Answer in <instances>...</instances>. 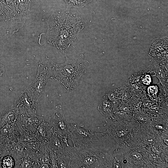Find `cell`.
<instances>
[{
    "label": "cell",
    "instance_id": "cell-1",
    "mask_svg": "<svg viewBox=\"0 0 168 168\" xmlns=\"http://www.w3.org/2000/svg\"><path fill=\"white\" fill-rule=\"evenodd\" d=\"M47 23L46 42L66 57L69 48L87 27L82 17L68 11L52 13Z\"/></svg>",
    "mask_w": 168,
    "mask_h": 168
},
{
    "label": "cell",
    "instance_id": "cell-2",
    "mask_svg": "<svg viewBox=\"0 0 168 168\" xmlns=\"http://www.w3.org/2000/svg\"><path fill=\"white\" fill-rule=\"evenodd\" d=\"M66 57L65 61L62 63H55L47 56L46 58L53 72L50 78L58 82L68 90H72L77 86L81 77L87 72L90 63L84 59L82 54L73 59Z\"/></svg>",
    "mask_w": 168,
    "mask_h": 168
},
{
    "label": "cell",
    "instance_id": "cell-3",
    "mask_svg": "<svg viewBox=\"0 0 168 168\" xmlns=\"http://www.w3.org/2000/svg\"><path fill=\"white\" fill-rule=\"evenodd\" d=\"M93 143L68 147L67 152L71 156V168H97L104 166L103 155L94 147Z\"/></svg>",
    "mask_w": 168,
    "mask_h": 168
},
{
    "label": "cell",
    "instance_id": "cell-4",
    "mask_svg": "<svg viewBox=\"0 0 168 168\" xmlns=\"http://www.w3.org/2000/svg\"><path fill=\"white\" fill-rule=\"evenodd\" d=\"M105 135L84 129L76 124H69L68 138L72 142L73 146L90 144Z\"/></svg>",
    "mask_w": 168,
    "mask_h": 168
},
{
    "label": "cell",
    "instance_id": "cell-5",
    "mask_svg": "<svg viewBox=\"0 0 168 168\" xmlns=\"http://www.w3.org/2000/svg\"><path fill=\"white\" fill-rule=\"evenodd\" d=\"M48 72L47 66L39 63L35 78L26 89L29 95L37 104L44 92L49 77Z\"/></svg>",
    "mask_w": 168,
    "mask_h": 168
},
{
    "label": "cell",
    "instance_id": "cell-6",
    "mask_svg": "<svg viewBox=\"0 0 168 168\" xmlns=\"http://www.w3.org/2000/svg\"><path fill=\"white\" fill-rule=\"evenodd\" d=\"M48 121L52 128L53 133L68 136L69 124L66 121L61 105L56 107L54 114Z\"/></svg>",
    "mask_w": 168,
    "mask_h": 168
},
{
    "label": "cell",
    "instance_id": "cell-7",
    "mask_svg": "<svg viewBox=\"0 0 168 168\" xmlns=\"http://www.w3.org/2000/svg\"><path fill=\"white\" fill-rule=\"evenodd\" d=\"M14 104L18 108L20 114L25 116H31L36 114L38 104L29 94L26 89L19 96Z\"/></svg>",
    "mask_w": 168,
    "mask_h": 168
},
{
    "label": "cell",
    "instance_id": "cell-8",
    "mask_svg": "<svg viewBox=\"0 0 168 168\" xmlns=\"http://www.w3.org/2000/svg\"><path fill=\"white\" fill-rule=\"evenodd\" d=\"M68 138L67 136H63L53 133L49 142L47 143L49 152L58 156L66 153V150L69 146Z\"/></svg>",
    "mask_w": 168,
    "mask_h": 168
},
{
    "label": "cell",
    "instance_id": "cell-9",
    "mask_svg": "<svg viewBox=\"0 0 168 168\" xmlns=\"http://www.w3.org/2000/svg\"><path fill=\"white\" fill-rule=\"evenodd\" d=\"M19 140V135L15 123L6 124L0 128V140L7 147Z\"/></svg>",
    "mask_w": 168,
    "mask_h": 168
},
{
    "label": "cell",
    "instance_id": "cell-10",
    "mask_svg": "<svg viewBox=\"0 0 168 168\" xmlns=\"http://www.w3.org/2000/svg\"><path fill=\"white\" fill-rule=\"evenodd\" d=\"M147 71L154 73L153 76L157 77L163 86L168 85V65L152 59L147 68Z\"/></svg>",
    "mask_w": 168,
    "mask_h": 168
},
{
    "label": "cell",
    "instance_id": "cell-11",
    "mask_svg": "<svg viewBox=\"0 0 168 168\" xmlns=\"http://www.w3.org/2000/svg\"><path fill=\"white\" fill-rule=\"evenodd\" d=\"M43 119L37 114L31 116H25L19 114L15 123L24 129L35 133L38 126Z\"/></svg>",
    "mask_w": 168,
    "mask_h": 168
},
{
    "label": "cell",
    "instance_id": "cell-12",
    "mask_svg": "<svg viewBox=\"0 0 168 168\" xmlns=\"http://www.w3.org/2000/svg\"><path fill=\"white\" fill-rule=\"evenodd\" d=\"M26 143L19 141L7 146L8 155L12 156L15 161L14 168H19L21 159L26 155Z\"/></svg>",
    "mask_w": 168,
    "mask_h": 168
},
{
    "label": "cell",
    "instance_id": "cell-13",
    "mask_svg": "<svg viewBox=\"0 0 168 168\" xmlns=\"http://www.w3.org/2000/svg\"><path fill=\"white\" fill-rule=\"evenodd\" d=\"M53 133L52 128L49 122L44 119L39 124L35 133L36 141L47 143Z\"/></svg>",
    "mask_w": 168,
    "mask_h": 168
},
{
    "label": "cell",
    "instance_id": "cell-14",
    "mask_svg": "<svg viewBox=\"0 0 168 168\" xmlns=\"http://www.w3.org/2000/svg\"><path fill=\"white\" fill-rule=\"evenodd\" d=\"M168 51V38L164 37L154 39L151 46L149 56L156 59L165 51Z\"/></svg>",
    "mask_w": 168,
    "mask_h": 168
},
{
    "label": "cell",
    "instance_id": "cell-15",
    "mask_svg": "<svg viewBox=\"0 0 168 168\" xmlns=\"http://www.w3.org/2000/svg\"><path fill=\"white\" fill-rule=\"evenodd\" d=\"M19 114L18 107L14 104L6 108L0 117V128L6 124L15 123Z\"/></svg>",
    "mask_w": 168,
    "mask_h": 168
},
{
    "label": "cell",
    "instance_id": "cell-16",
    "mask_svg": "<svg viewBox=\"0 0 168 168\" xmlns=\"http://www.w3.org/2000/svg\"><path fill=\"white\" fill-rule=\"evenodd\" d=\"M42 143L38 141L26 142V154L32 160L38 163L40 149Z\"/></svg>",
    "mask_w": 168,
    "mask_h": 168
},
{
    "label": "cell",
    "instance_id": "cell-17",
    "mask_svg": "<svg viewBox=\"0 0 168 168\" xmlns=\"http://www.w3.org/2000/svg\"><path fill=\"white\" fill-rule=\"evenodd\" d=\"M15 124L19 133L20 141L26 142L36 141L35 133L25 129L20 126Z\"/></svg>",
    "mask_w": 168,
    "mask_h": 168
},
{
    "label": "cell",
    "instance_id": "cell-18",
    "mask_svg": "<svg viewBox=\"0 0 168 168\" xmlns=\"http://www.w3.org/2000/svg\"><path fill=\"white\" fill-rule=\"evenodd\" d=\"M39 162L40 166L42 164H47L51 168L47 143L42 144L39 154Z\"/></svg>",
    "mask_w": 168,
    "mask_h": 168
},
{
    "label": "cell",
    "instance_id": "cell-19",
    "mask_svg": "<svg viewBox=\"0 0 168 168\" xmlns=\"http://www.w3.org/2000/svg\"><path fill=\"white\" fill-rule=\"evenodd\" d=\"M98 109L101 113L105 116H110L112 114L111 104L106 97H104L98 106Z\"/></svg>",
    "mask_w": 168,
    "mask_h": 168
},
{
    "label": "cell",
    "instance_id": "cell-20",
    "mask_svg": "<svg viewBox=\"0 0 168 168\" xmlns=\"http://www.w3.org/2000/svg\"><path fill=\"white\" fill-rule=\"evenodd\" d=\"M71 156L66 153L58 156L57 160L58 168H71Z\"/></svg>",
    "mask_w": 168,
    "mask_h": 168
},
{
    "label": "cell",
    "instance_id": "cell-21",
    "mask_svg": "<svg viewBox=\"0 0 168 168\" xmlns=\"http://www.w3.org/2000/svg\"><path fill=\"white\" fill-rule=\"evenodd\" d=\"M19 168H40V165L26 155L21 159Z\"/></svg>",
    "mask_w": 168,
    "mask_h": 168
},
{
    "label": "cell",
    "instance_id": "cell-22",
    "mask_svg": "<svg viewBox=\"0 0 168 168\" xmlns=\"http://www.w3.org/2000/svg\"><path fill=\"white\" fill-rule=\"evenodd\" d=\"M2 168H14L15 161L14 158L9 155L3 157L1 161Z\"/></svg>",
    "mask_w": 168,
    "mask_h": 168
},
{
    "label": "cell",
    "instance_id": "cell-23",
    "mask_svg": "<svg viewBox=\"0 0 168 168\" xmlns=\"http://www.w3.org/2000/svg\"><path fill=\"white\" fill-rule=\"evenodd\" d=\"M8 155L7 147L0 140V157L2 158Z\"/></svg>",
    "mask_w": 168,
    "mask_h": 168
},
{
    "label": "cell",
    "instance_id": "cell-24",
    "mask_svg": "<svg viewBox=\"0 0 168 168\" xmlns=\"http://www.w3.org/2000/svg\"><path fill=\"white\" fill-rule=\"evenodd\" d=\"M132 156L134 158L138 160H140L142 158L141 154L137 152H134L132 154Z\"/></svg>",
    "mask_w": 168,
    "mask_h": 168
},
{
    "label": "cell",
    "instance_id": "cell-25",
    "mask_svg": "<svg viewBox=\"0 0 168 168\" xmlns=\"http://www.w3.org/2000/svg\"><path fill=\"white\" fill-rule=\"evenodd\" d=\"M4 72L5 68L4 66L0 63V77L3 74Z\"/></svg>",
    "mask_w": 168,
    "mask_h": 168
},
{
    "label": "cell",
    "instance_id": "cell-26",
    "mask_svg": "<svg viewBox=\"0 0 168 168\" xmlns=\"http://www.w3.org/2000/svg\"><path fill=\"white\" fill-rule=\"evenodd\" d=\"M2 160V158L0 157V168H2V164H1Z\"/></svg>",
    "mask_w": 168,
    "mask_h": 168
}]
</instances>
